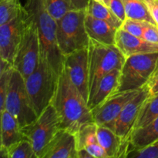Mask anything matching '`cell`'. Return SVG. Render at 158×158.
I'll return each instance as SVG.
<instances>
[{"mask_svg":"<svg viewBox=\"0 0 158 158\" xmlns=\"http://www.w3.org/2000/svg\"><path fill=\"white\" fill-rule=\"evenodd\" d=\"M102 3L109 8L110 10L122 22L127 18L123 0H103Z\"/></svg>","mask_w":158,"mask_h":158,"instance_id":"obj_31","label":"cell"},{"mask_svg":"<svg viewBox=\"0 0 158 158\" xmlns=\"http://www.w3.org/2000/svg\"><path fill=\"white\" fill-rule=\"evenodd\" d=\"M158 117V94L150 96L142 106L134 129L146 126Z\"/></svg>","mask_w":158,"mask_h":158,"instance_id":"obj_24","label":"cell"},{"mask_svg":"<svg viewBox=\"0 0 158 158\" xmlns=\"http://www.w3.org/2000/svg\"><path fill=\"white\" fill-rule=\"evenodd\" d=\"M144 23L145 22L143 21H139V20L133 19L131 18H126L122 23L120 28L131 33V35L143 38Z\"/></svg>","mask_w":158,"mask_h":158,"instance_id":"obj_29","label":"cell"},{"mask_svg":"<svg viewBox=\"0 0 158 158\" xmlns=\"http://www.w3.org/2000/svg\"><path fill=\"white\" fill-rule=\"evenodd\" d=\"M59 77L49 63L41 57L36 69L25 79L28 94L38 116L52 103Z\"/></svg>","mask_w":158,"mask_h":158,"instance_id":"obj_4","label":"cell"},{"mask_svg":"<svg viewBox=\"0 0 158 158\" xmlns=\"http://www.w3.org/2000/svg\"><path fill=\"white\" fill-rule=\"evenodd\" d=\"M149 97V91L145 86L138 91L134 98L130 100L122 110L115 122L114 131L123 140L127 141L128 137L135 126L142 106Z\"/></svg>","mask_w":158,"mask_h":158,"instance_id":"obj_13","label":"cell"},{"mask_svg":"<svg viewBox=\"0 0 158 158\" xmlns=\"http://www.w3.org/2000/svg\"><path fill=\"white\" fill-rule=\"evenodd\" d=\"M137 90L117 93L111 95L101 105L92 110L94 121L98 126H105L114 131L117 117L125 105L138 93Z\"/></svg>","mask_w":158,"mask_h":158,"instance_id":"obj_10","label":"cell"},{"mask_svg":"<svg viewBox=\"0 0 158 158\" xmlns=\"http://www.w3.org/2000/svg\"><path fill=\"white\" fill-rule=\"evenodd\" d=\"M25 139L16 119L7 110L1 111L0 152H6L10 147Z\"/></svg>","mask_w":158,"mask_h":158,"instance_id":"obj_16","label":"cell"},{"mask_svg":"<svg viewBox=\"0 0 158 158\" xmlns=\"http://www.w3.org/2000/svg\"><path fill=\"white\" fill-rule=\"evenodd\" d=\"M158 64V52L127 57L120 70L119 83L114 94L137 90L144 87Z\"/></svg>","mask_w":158,"mask_h":158,"instance_id":"obj_6","label":"cell"},{"mask_svg":"<svg viewBox=\"0 0 158 158\" xmlns=\"http://www.w3.org/2000/svg\"><path fill=\"white\" fill-rule=\"evenodd\" d=\"M97 125L95 122H90L83 125L75 134L77 149H87L99 143L97 139Z\"/></svg>","mask_w":158,"mask_h":158,"instance_id":"obj_23","label":"cell"},{"mask_svg":"<svg viewBox=\"0 0 158 158\" xmlns=\"http://www.w3.org/2000/svg\"><path fill=\"white\" fill-rule=\"evenodd\" d=\"M120 69H115L101 79L95 92L88 100L89 109H95L115 93L120 79Z\"/></svg>","mask_w":158,"mask_h":158,"instance_id":"obj_20","label":"cell"},{"mask_svg":"<svg viewBox=\"0 0 158 158\" xmlns=\"http://www.w3.org/2000/svg\"><path fill=\"white\" fill-rule=\"evenodd\" d=\"M24 8L36 25L41 57L60 76L64 68L65 56L62 54L57 42L56 20L46 11L41 0H26Z\"/></svg>","mask_w":158,"mask_h":158,"instance_id":"obj_2","label":"cell"},{"mask_svg":"<svg viewBox=\"0 0 158 158\" xmlns=\"http://www.w3.org/2000/svg\"><path fill=\"white\" fill-rule=\"evenodd\" d=\"M151 16L158 26V0H145Z\"/></svg>","mask_w":158,"mask_h":158,"instance_id":"obj_34","label":"cell"},{"mask_svg":"<svg viewBox=\"0 0 158 158\" xmlns=\"http://www.w3.org/2000/svg\"><path fill=\"white\" fill-rule=\"evenodd\" d=\"M150 96H155L158 94V64L148 80L146 85Z\"/></svg>","mask_w":158,"mask_h":158,"instance_id":"obj_33","label":"cell"},{"mask_svg":"<svg viewBox=\"0 0 158 158\" xmlns=\"http://www.w3.org/2000/svg\"><path fill=\"white\" fill-rule=\"evenodd\" d=\"M77 158H94L93 156L86 149L77 151Z\"/></svg>","mask_w":158,"mask_h":158,"instance_id":"obj_36","label":"cell"},{"mask_svg":"<svg viewBox=\"0 0 158 158\" xmlns=\"http://www.w3.org/2000/svg\"><path fill=\"white\" fill-rule=\"evenodd\" d=\"M86 10H70L57 20L59 48L64 56L88 47L89 37L85 26Z\"/></svg>","mask_w":158,"mask_h":158,"instance_id":"obj_5","label":"cell"},{"mask_svg":"<svg viewBox=\"0 0 158 158\" xmlns=\"http://www.w3.org/2000/svg\"><path fill=\"white\" fill-rule=\"evenodd\" d=\"M5 158H38L32 143L27 139H23L1 154Z\"/></svg>","mask_w":158,"mask_h":158,"instance_id":"obj_25","label":"cell"},{"mask_svg":"<svg viewBox=\"0 0 158 158\" xmlns=\"http://www.w3.org/2000/svg\"><path fill=\"white\" fill-rule=\"evenodd\" d=\"M43 158H77L75 134L60 128L48 145Z\"/></svg>","mask_w":158,"mask_h":158,"instance_id":"obj_14","label":"cell"},{"mask_svg":"<svg viewBox=\"0 0 158 158\" xmlns=\"http://www.w3.org/2000/svg\"><path fill=\"white\" fill-rule=\"evenodd\" d=\"M60 129L56 111L51 103L32 123L21 127L26 139L33 147L37 157L43 158L48 145Z\"/></svg>","mask_w":158,"mask_h":158,"instance_id":"obj_9","label":"cell"},{"mask_svg":"<svg viewBox=\"0 0 158 158\" xmlns=\"http://www.w3.org/2000/svg\"><path fill=\"white\" fill-rule=\"evenodd\" d=\"M64 69L72 83L86 99H89L88 47L79 49L64 58Z\"/></svg>","mask_w":158,"mask_h":158,"instance_id":"obj_11","label":"cell"},{"mask_svg":"<svg viewBox=\"0 0 158 158\" xmlns=\"http://www.w3.org/2000/svg\"><path fill=\"white\" fill-rule=\"evenodd\" d=\"M25 24L24 7L21 13L11 21L0 25V59L13 65Z\"/></svg>","mask_w":158,"mask_h":158,"instance_id":"obj_12","label":"cell"},{"mask_svg":"<svg viewBox=\"0 0 158 158\" xmlns=\"http://www.w3.org/2000/svg\"><path fill=\"white\" fill-rule=\"evenodd\" d=\"M24 12V28L21 41L14 58L13 68L26 79L39 66L41 58V49L35 21L25 8Z\"/></svg>","mask_w":158,"mask_h":158,"instance_id":"obj_7","label":"cell"},{"mask_svg":"<svg viewBox=\"0 0 158 158\" xmlns=\"http://www.w3.org/2000/svg\"><path fill=\"white\" fill-rule=\"evenodd\" d=\"M116 46L126 58L137 54L158 52V44L150 43L143 38L131 35L121 28L117 30Z\"/></svg>","mask_w":158,"mask_h":158,"instance_id":"obj_15","label":"cell"},{"mask_svg":"<svg viewBox=\"0 0 158 158\" xmlns=\"http://www.w3.org/2000/svg\"><path fill=\"white\" fill-rule=\"evenodd\" d=\"M126 158H158V140L143 149L131 151Z\"/></svg>","mask_w":158,"mask_h":158,"instance_id":"obj_30","label":"cell"},{"mask_svg":"<svg viewBox=\"0 0 158 158\" xmlns=\"http://www.w3.org/2000/svg\"><path fill=\"white\" fill-rule=\"evenodd\" d=\"M127 18L155 24L145 0H123Z\"/></svg>","mask_w":158,"mask_h":158,"instance_id":"obj_21","label":"cell"},{"mask_svg":"<svg viewBox=\"0 0 158 158\" xmlns=\"http://www.w3.org/2000/svg\"><path fill=\"white\" fill-rule=\"evenodd\" d=\"M143 38L150 43L158 44V26L157 25L145 22Z\"/></svg>","mask_w":158,"mask_h":158,"instance_id":"obj_32","label":"cell"},{"mask_svg":"<svg viewBox=\"0 0 158 158\" xmlns=\"http://www.w3.org/2000/svg\"><path fill=\"white\" fill-rule=\"evenodd\" d=\"M72 10H86L89 0H68Z\"/></svg>","mask_w":158,"mask_h":158,"instance_id":"obj_35","label":"cell"},{"mask_svg":"<svg viewBox=\"0 0 158 158\" xmlns=\"http://www.w3.org/2000/svg\"><path fill=\"white\" fill-rule=\"evenodd\" d=\"M158 140V117L142 127L132 131L127 139V154L132 151L143 149Z\"/></svg>","mask_w":158,"mask_h":158,"instance_id":"obj_18","label":"cell"},{"mask_svg":"<svg viewBox=\"0 0 158 158\" xmlns=\"http://www.w3.org/2000/svg\"><path fill=\"white\" fill-rule=\"evenodd\" d=\"M125 60L126 57L116 45H105L89 39L88 46L89 99L103 77L115 69L121 70Z\"/></svg>","mask_w":158,"mask_h":158,"instance_id":"obj_3","label":"cell"},{"mask_svg":"<svg viewBox=\"0 0 158 158\" xmlns=\"http://www.w3.org/2000/svg\"><path fill=\"white\" fill-rule=\"evenodd\" d=\"M52 104L56 111L60 129L75 134L83 125L94 122L87 101L72 83L64 68L59 77Z\"/></svg>","mask_w":158,"mask_h":158,"instance_id":"obj_1","label":"cell"},{"mask_svg":"<svg viewBox=\"0 0 158 158\" xmlns=\"http://www.w3.org/2000/svg\"><path fill=\"white\" fill-rule=\"evenodd\" d=\"M95 1H97V2H103V0H95Z\"/></svg>","mask_w":158,"mask_h":158,"instance_id":"obj_37","label":"cell"},{"mask_svg":"<svg viewBox=\"0 0 158 158\" xmlns=\"http://www.w3.org/2000/svg\"><path fill=\"white\" fill-rule=\"evenodd\" d=\"M85 26L89 39L105 45H116V35L118 29L110 23L86 14Z\"/></svg>","mask_w":158,"mask_h":158,"instance_id":"obj_17","label":"cell"},{"mask_svg":"<svg viewBox=\"0 0 158 158\" xmlns=\"http://www.w3.org/2000/svg\"><path fill=\"white\" fill-rule=\"evenodd\" d=\"M5 110L16 119L20 127L30 124L38 117L28 94L25 79L15 69L6 94Z\"/></svg>","mask_w":158,"mask_h":158,"instance_id":"obj_8","label":"cell"},{"mask_svg":"<svg viewBox=\"0 0 158 158\" xmlns=\"http://www.w3.org/2000/svg\"><path fill=\"white\" fill-rule=\"evenodd\" d=\"M23 9L19 0H0V25L18 16Z\"/></svg>","mask_w":158,"mask_h":158,"instance_id":"obj_26","label":"cell"},{"mask_svg":"<svg viewBox=\"0 0 158 158\" xmlns=\"http://www.w3.org/2000/svg\"><path fill=\"white\" fill-rule=\"evenodd\" d=\"M97 139L108 158L125 157L127 141L119 137L114 131L105 126L97 125Z\"/></svg>","mask_w":158,"mask_h":158,"instance_id":"obj_19","label":"cell"},{"mask_svg":"<svg viewBox=\"0 0 158 158\" xmlns=\"http://www.w3.org/2000/svg\"><path fill=\"white\" fill-rule=\"evenodd\" d=\"M86 14L99 19L104 20L107 23H110L114 27L120 29L122 26L123 22L117 18L112 12L106 7L103 3L97 2L95 0H89V4L86 9Z\"/></svg>","mask_w":158,"mask_h":158,"instance_id":"obj_22","label":"cell"},{"mask_svg":"<svg viewBox=\"0 0 158 158\" xmlns=\"http://www.w3.org/2000/svg\"><path fill=\"white\" fill-rule=\"evenodd\" d=\"M13 70L14 68L12 67L4 72L0 73V111H3L5 110L6 94L9 89V83Z\"/></svg>","mask_w":158,"mask_h":158,"instance_id":"obj_28","label":"cell"},{"mask_svg":"<svg viewBox=\"0 0 158 158\" xmlns=\"http://www.w3.org/2000/svg\"><path fill=\"white\" fill-rule=\"evenodd\" d=\"M46 11L55 19H60L66 12L72 10L68 0H41Z\"/></svg>","mask_w":158,"mask_h":158,"instance_id":"obj_27","label":"cell"}]
</instances>
